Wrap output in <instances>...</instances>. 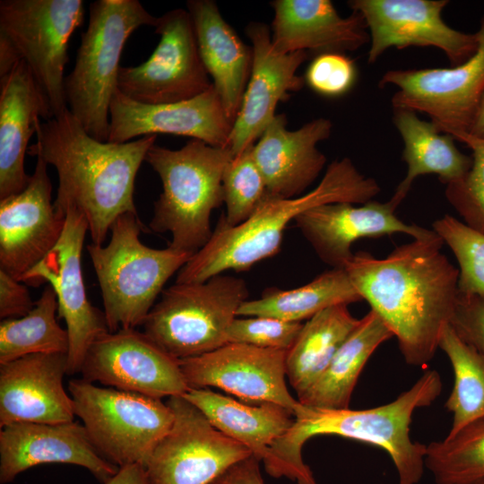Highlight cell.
I'll return each instance as SVG.
<instances>
[{
  "label": "cell",
  "instance_id": "obj_12",
  "mask_svg": "<svg viewBox=\"0 0 484 484\" xmlns=\"http://www.w3.org/2000/svg\"><path fill=\"white\" fill-rule=\"evenodd\" d=\"M166 403L174 421L145 465L151 484H212L232 465L253 454L212 426L182 395L171 396Z\"/></svg>",
  "mask_w": 484,
  "mask_h": 484
},
{
  "label": "cell",
  "instance_id": "obj_29",
  "mask_svg": "<svg viewBox=\"0 0 484 484\" xmlns=\"http://www.w3.org/2000/svg\"><path fill=\"white\" fill-rule=\"evenodd\" d=\"M393 110V124L404 143L402 160L407 165L406 175L391 198L396 204H401L419 176L436 174L446 186L469 171L471 156L457 149L452 135L440 132L431 121L420 119L415 111Z\"/></svg>",
  "mask_w": 484,
  "mask_h": 484
},
{
  "label": "cell",
  "instance_id": "obj_38",
  "mask_svg": "<svg viewBox=\"0 0 484 484\" xmlns=\"http://www.w3.org/2000/svg\"><path fill=\"white\" fill-rule=\"evenodd\" d=\"M455 140L471 150L472 163L463 177L446 185L445 195L465 224L484 233V139L463 134Z\"/></svg>",
  "mask_w": 484,
  "mask_h": 484
},
{
  "label": "cell",
  "instance_id": "obj_25",
  "mask_svg": "<svg viewBox=\"0 0 484 484\" xmlns=\"http://www.w3.org/2000/svg\"><path fill=\"white\" fill-rule=\"evenodd\" d=\"M271 5L272 44L279 53L344 54L370 42L363 16L352 11L341 17L330 0H275Z\"/></svg>",
  "mask_w": 484,
  "mask_h": 484
},
{
  "label": "cell",
  "instance_id": "obj_33",
  "mask_svg": "<svg viewBox=\"0 0 484 484\" xmlns=\"http://www.w3.org/2000/svg\"><path fill=\"white\" fill-rule=\"evenodd\" d=\"M56 315V295L46 284L26 315L1 320L0 364L30 354H67L68 333L59 325Z\"/></svg>",
  "mask_w": 484,
  "mask_h": 484
},
{
  "label": "cell",
  "instance_id": "obj_41",
  "mask_svg": "<svg viewBox=\"0 0 484 484\" xmlns=\"http://www.w3.org/2000/svg\"><path fill=\"white\" fill-rule=\"evenodd\" d=\"M450 325L464 342L484 355V300L458 292Z\"/></svg>",
  "mask_w": 484,
  "mask_h": 484
},
{
  "label": "cell",
  "instance_id": "obj_45",
  "mask_svg": "<svg viewBox=\"0 0 484 484\" xmlns=\"http://www.w3.org/2000/svg\"><path fill=\"white\" fill-rule=\"evenodd\" d=\"M468 134L484 139V90L480 98Z\"/></svg>",
  "mask_w": 484,
  "mask_h": 484
},
{
  "label": "cell",
  "instance_id": "obj_39",
  "mask_svg": "<svg viewBox=\"0 0 484 484\" xmlns=\"http://www.w3.org/2000/svg\"><path fill=\"white\" fill-rule=\"evenodd\" d=\"M303 324L270 316L235 318L227 332L229 342L258 348L289 350L296 341Z\"/></svg>",
  "mask_w": 484,
  "mask_h": 484
},
{
  "label": "cell",
  "instance_id": "obj_20",
  "mask_svg": "<svg viewBox=\"0 0 484 484\" xmlns=\"http://www.w3.org/2000/svg\"><path fill=\"white\" fill-rule=\"evenodd\" d=\"M252 43L253 65L238 114L234 121L229 147L234 156L254 145L272 122L277 105L304 86L298 67L307 59L305 51L281 54L272 44L270 28L250 22L246 28Z\"/></svg>",
  "mask_w": 484,
  "mask_h": 484
},
{
  "label": "cell",
  "instance_id": "obj_34",
  "mask_svg": "<svg viewBox=\"0 0 484 484\" xmlns=\"http://www.w3.org/2000/svg\"><path fill=\"white\" fill-rule=\"evenodd\" d=\"M454 376L445 408L453 413L446 437H452L471 422L484 418V355L464 342L448 324L439 340Z\"/></svg>",
  "mask_w": 484,
  "mask_h": 484
},
{
  "label": "cell",
  "instance_id": "obj_28",
  "mask_svg": "<svg viewBox=\"0 0 484 484\" xmlns=\"http://www.w3.org/2000/svg\"><path fill=\"white\" fill-rule=\"evenodd\" d=\"M182 396L218 430L246 446L260 461L295 420L293 411L276 403L239 402L209 388H189Z\"/></svg>",
  "mask_w": 484,
  "mask_h": 484
},
{
  "label": "cell",
  "instance_id": "obj_32",
  "mask_svg": "<svg viewBox=\"0 0 484 484\" xmlns=\"http://www.w3.org/2000/svg\"><path fill=\"white\" fill-rule=\"evenodd\" d=\"M363 300L344 268H332L310 282L291 290L271 288L255 299H246L238 315L270 316L289 322L309 319L334 305Z\"/></svg>",
  "mask_w": 484,
  "mask_h": 484
},
{
  "label": "cell",
  "instance_id": "obj_8",
  "mask_svg": "<svg viewBox=\"0 0 484 484\" xmlns=\"http://www.w3.org/2000/svg\"><path fill=\"white\" fill-rule=\"evenodd\" d=\"M84 13L82 0L0 1V78L23 61L54 117L68 109L64 71L70 38Z\"/></svg>",
  "mask_w": 484,
  "mask_h": 484
},
{
  "label": "cell",
  "instance_id": "obj_11",
  "mask_svg": "<svg viewBox=\"0 0 484 484\" xmlns=\"http://www.w3.org/2000/svg\"><path fill=\"white\" fill-rule=\"evenodd\" d=\"M160 41L151 56L137 66H120L117 90L149 105L193 99L212 87L200 56L192 18L184 9L158 17Z\"/></svg>",
  "mask_w": 484,
  "mask_h": 484
},
{
  "label": "cell",
  "instance_id": "obj_24",
  "mask_svg": "<svg viewBox=\"0 0 484 484\" xmlns=\"http://www.w3.org/2000/svg\"><path fill=\"white\" fill-rule=\"evenodd\" d=\"M332 128L330 119L318 117L290 131L284 114L274 117L253 145L268 195L297 197L315 182L326 164L317 144L330 137Z\"/></svg>",
  "mask_w": 484,
  "mask_h": 484
},
{
  "label": "cell",
  "instance_id": "obj_27",
  "mask_svg": "<svg viewBox=\"0 0 484 484\" xmlns=\"http://www.w3.org/2000/svg\"><path fill=\"white\" fill-rule=\"evenodd\" d=\"M186 6L203 64L234 124L251 74L252 47L239 39L214 1L190 0Z\"/></svg>",
  "mask_w": 484,
  "mask_h": 484
},
{
  "label": "cell",
  "instance_id": "obj_7",
  "mask_svg": "<svg viewBox=\"0 0 484 484\" xmlns=\"http://www.w3.org/2000/svg\"><path fill=\"white\" fill-rule=\"evenodd\" d=\"M89 18L73 68L65 78V102L91 137L108 142L109 106L117 90L122 50L136 29L154 27L158 17L138 0H97L90 4Z\"/></svg>",
  "mask_w": 484,
  "mask_h": 484
},
{
  "label": "cell",
  "instance_id": "obj_42",
  "mask_svg": "<svg viewBox=\"0 0 484 484\" xmlns=\"http://www.w3.org/2000/svg\"><path fill=\"white\" fill-rule=\"evenodd\" d=\"M26 284L0 270L1 320L26 315L34 307Z\"/></svg>",
  "mask_w": 484,
  "mask_h": 484
},
{
  "label": "cell",
  "instance_id": "obj_46",
  "mask_svg": "<svg viewBox=\"0 0 484 484\" xmlns=\"http://www.w3.org/2000/svg\"><path fill=\"white\" fill-rule=\"evenodd\" d=\"M457 484H484V477L474 480H471V481H467L463 483H457Z\"/></svg>",
  "mask_w": 484,
  "mask_h": 484
},
{
  "label": "cell",
  "instance_id": "obj_19",
  "mask_svg": "<svg viewBox=\"0 0 484 484\" xmlns=\"http://www.w3.org/2000/svg\"><path fill=\"white\" fill-rule=\"evenodd\" d=\"M232 127L213 85L193 99L158 105L137 102L117 90L109 106L108 142L123 143L136 137L168 134L229 147Z\"/></svg>",
  "mask_w": 484,
  "mask_h": 484
},
{
  "label": "cell",
  "instance_id": "obj_40",
  "mask_svg": "<svg viewBox=\"0 0 484 484\" xmlns=\"http://www.w3.org/2000/svg\"><path fill=\"white\" fill-rule=\"evenodd\" d=\"M306 82L315 92L326 97L347 93L357 79L356 65L343 53L321 54L312 60L306 73Z\"/></svg>",
  "mask_w": 484,
  "mask_h": 484
},
{
  "label": "cell",
  "instance_id": "obj_15",
  "mask_svg": "<svg viewBox=\"0 0 484 484\" xmlns=\"http://www.w3.org/2000/svg\"><path fill=\"white\" fill-rule=\"evenodd\" d=\"M81 373L91 383L158 399L189 389L179 359L136 329L99 336L89 348Z\"/></svg>",
  "mask_w": 484,
  "mask_h": 484
},
{
  "label": "cell",
  "instance_id": "obj_18",
  "mask_svg": "<svg viewBox=\"0 0 484 484\" xmlns=\"http://www.w3.org/2000/svg\"><path fill=\"white\" fill-rule=\"evenodd\" d=\"M36 158L26 187L0 200V270L20 281L56 245L65 223L52 203L48 164Z\"/></svg>",
  "mask_w": 484,
  "mask_h": 484
},
{
  "label": "cell",
  "instance_id": "obj_30",
  "mask_svg": "<svg viewBox=\"0 0 484 484\" xmlns=\"http://www.w3.org/2000/svg\"><path fill=\"white\" fill-rule=\"evenodd\" d=\"M393 333L373 310L359 323L337 350L326 368L298 401L319 409H347L359 375L368 359Z\"/></svg>",
  "mask_w": 484,
  "mask_h": 484
},
{
  "label": "cell",
  "instance_id": "obj_5",
  "mask_svg": "<svg viewBox=\"0 0 484 484\" xmlns=\"http://www.w3.org/2000/svg\"><path fill=\"white\" fill-rule=\"evenodd\" d=\"M233 157L229 147L195 139L178 150L156 144L149 149L145 161L162 186L149 228L169 232L170 247L194 255L210 240L211 214L223 203L222 177Z\"/></svg>",
  "mask_w": 484,
  "mask_h": 484
},
{
  "label": "cell",
  "instance_id": "obj_10",
  "mask_svg": "<svg viewBox=\"0 0 484 484\" xmlns=\"http://www.w3.org/2000/svg\"><path fill=\"white\" fill-rule=\"evenodd\" d=\"M68 391L91 444L118 468L145 467L174 421L172 410L161 399L97 386L83 378L70 380Z\"/></svg>",
  "mask_w": 484,
  "mask_h": 484
},
{
  "label": "cell",
  "instance_id": "obj_44",
  "mask_svg": "<svg viewBox=\"0 0 484 484\" xmlns=\"http://www.w3.org/2000/svg\"><path fill=\"white\" fill-rule=\"evenodd\" d=\"M104 484H151V482L146 468L135 463L119 467L117 472Z\"/></svg>",
  "mask_w": 484,
  "mask_h": 484
},
{
  "label": "cell",
  "instance_id": "obj_22",
  "mask_svg": "<svg viewBox=\"0 0 484 484\" xmlns=\"http://www.w3.org/2000/svg\"><path fill=\"white\" fill-rule=\"evenodd\" d=\"M69 463L86 468L101 483L118 467L104 459L91 444L84 426L76 421L14 423L0 430V482L44 463Z\"/></svg>",
  "mask_w": 484,
  "mask_h": 484
},
{
  "label": "cell",
  "instance_id": "obj_17",
  "mask_svg": "<svg viewBox=\"0 0 484 484\" xmlns=\"http://www.w3.org/2000/svg\"><path fill=\"white\" fill-rule=\"evenodd\" d=\"M288 350L229 342L203 355L179 359L189 388L213 386L246 402H272L291 411L299 402L286 385Z\"/></svg>",
  "mask_w": 484,
  "mask_h": 484
},
{
  "label": "cell",
  "instance_id": "obj_43",
  "mask_svg": "<svg viewBox=\"0 0 484 484\" xmlns=\"http://www.w3.org/2000/svg\"><path fill=\"white\" fill-rule=\"evenodd\" d=\"M259 463L260 460L252 454L232 465L212 484H264Z\"/></svg>",
  "mask_w": 484,
  "mask_h": 484
},
{
  "label": "cell",
  "instance_id": "obj_16",
  "mask_svg": "<svg viewBox=\"0 0 484 484\" xmlns=\"http://www.w3.org/2000/svg\"><path fill=\"white\" fill-rule=\"evenodd\" d=\"M446 0H351L370 37L368 64L387 49L434 47L443 51L453 66L469 59L478 48L476 33L453 29L442 18Z\"/></svg>",
  "mask_w": 484,
  "mask_h": 484
},
{
  "label": "cell",
  "instance_id": "obj_3",
  "mask_svg": "<svg viewBox=\"0 0 484 484\" xmlns=\"http://www.w3.org/2000/svg\"><path fill=\"white\" fill-rule=\"evenodd\" d=\"M442 381L436 370H428L394 401L365 409H319L299 402L289 431L270 448L263 461L266 472L286 477L298 484H317L302 459V447L311 437L334 435L376 445L391 457L398 484H417L422 478L427 445L413 442L410 425L417 409L429 406L440 395Z\"/></svg>",
  "mask_w": 484,
  "mask_h": 484
},
{
  "label": "cell",
  "instance_id": "obj_14",
  "mask_svg": "<svg viewBox=\"0 0 484 484\" xmlns=\"http://www.w3.org/2000/svg\"><path fill=\"white\" fill-rule=\"evenodd\" d=\"M89 232L85 216L77 209L66 212L65 228L53 249L22 278L27 286L49 284L57 299V318L64 319L69 339L67 372H81L91 345L109 332L104 312L89 301L83 281L82 252Z\"/></svg>",
  "mask_w": 484,
  "mask_h": 484
},
{
  "label": "cell",
  "instance_id": "obj_9",
  "mask_svg": "<svg viewBox=\"0 0 484 484\" xmlns=\"http://www.w3.org/2000/svg\"><path fill=\"white\" fill-rule=\"evenodd\" d=\"M248 295L243 279L224 273L202 282H175L162 290L143 333L177 359L208 353L228 343V329Z\"/></svg>",
  "mask_w": 484,
  "mask_h": 484
},
{
  "label": "cell",
  "instance_id": "obj_4",
  "mask_svg": "<svg viewBox=\"0 0 484 484\" xmlns=\"http://www.w3.org/2000/svg\"><path fill=\"white\" fill-rule=\"evenodd\" d=\"M380 191L376 180L360 173L350 159L335 160L313 190L293 198L267 195L237 226L219 219L210 240L178 271L176 282H202L226 271H247L279 252L284 230L302 212L331 203H366Z\"/></svg>",
  "mask_w": 484,
  "mask_h": 484
},
{
  "label": "cell",
  "instance_id": "obj_13",
  "mask_svg": "<svg viewBox=\"0 0 484 484\" xmlns=\"http://www.w3.org/2000/svg\"><path fill=\"white\" fill-rule=\"evenodd\" d=\"M476 34L478 48L462 64L385 73L378 86L391 84L398 89L391 99L393 109L424 113L440 132L454 139L468 134L484 90V15Z\"/></svg>",
  "mask_w": 484,
  "mask_h": 484
},
{
  "label": "cell",
  "instance_id": "obj_23",
  "mask_svg": "<svg viewBox=\"0 0 484 484\" xmlns=\"http://www.w3.org/2000/svg\"><path fill=\"white\" fill-rule=\"evenodd\" d=\"M67 354H30L0 364V428L22 422L73 421L63 379Z\"/></svg>",
  "mask_w": 484,
  "mask_h": 484
},
{
  "label": "cell",
  "instance_id": "obj_36",
  "mask_svg": "<svg viewBox=\"0 0 484 484\" xmlns=\"http://www.w3.org/2000/svg\"><path fill=\"white\" fill-rule=\"evenodd\" d=\"M226 212L220 219L229 226L246 220L268 195L264 179L253 157V145L236 155L222 177Z\"/></svg>",
  "mask_w": 484,
  "mask_h": 484
},
{
  "label": "cell",
  "instance_id": "obj_26",
  "mask_svg": "<svg viewBox=\"0 0 484 484\" xmlns=\"http://www.w3.org/2000/svg\"><path fill=\"white\" fill-rule=\"evenodd\" d=\"M54 117L23 61L0 78V200L22 192L30 180L24 168L28 143L39 118Z\"/></svg>",
  "mask_w": 484,
  "mask_h": 484
},
{
  "label": "cell",
  "instance_id": "obj_6",
  "mask_svg": "<svg viewBox=\"0 0 484 484\" xmlns=\"http://www.w3.org/2000/svg\"><path fill=\"white\" fill-rule=\"evenodd\" d=\"M142 230L145 228L138 214L125 212L112 224L106 246H86L110 333L143 325L163 286L193 256L169 246H145L140 239Z\"/></svg>",
  "mask_w": 484,
  "mask_h": 484
},
{
  "label": "cell",
  "instance_id": "obj_37",
  "mask_svg": "<svg viewBox=\"0 0 484 484\" xmlns=\"http://www.w3.org/2000/svg\"><path fill=\"white\" fill-rule=\"evenodd\" d=\"M432 227L459 264L458 292L484 300V233L448 214L436 220Z\"/></svg>",
  "mask_w": 484,
  "mask_h": 484
},
{
  "label": "cell",
  "instance_id": "obj_2",
  "mask_svg": "<svg viewBox=\"0 0 484 484\" xmlns=\"http://www.w3.org/2000/svg\"><path fill=\"white\" fill-rule=\"evenodd\" d=\"M36 136L28 154L41 156L57 172L56 212L65 217L70 208L79 210L87 220L91 243L103 245L120 215L137 214L135 177L157 135L123 143L100 142L67 109L46 122L39 121Z\"/></svg>",
  "mask_w": 484,
  "mask_h": 484
},
{
  "label": "cell",
  "instance_id": "obj_31",
  "mask_svg": "<svg viewBox=\"0 0 484 484\" xmlns=\"http://www.w3.org/2000/svg\"><path fill=\"white\" fill-rule=\"evenodd\" d=\"M359 323L348 305L327 307L307 319L287 352V378L298 397L321 376Z\"/></svg>",
  "mask_w": 484,
  "mask_h": 484
},
{
  "label": "cell",
  "instance_id": "obj_1",
  "mask_svg": "<svg viewBox=\"0 0 484 484\" xmlns=\"http://www.w3.org/2000/svg\"><path fill=\"white\" fill-rule=\"evenodd\" d=\"M443 244L436 233L397 246L385 258L359 251L344 268L413 367H424L434 358L455 308L459 270L441 253Z\"/></svg>",
  "mask_w": 484,
  "mask_h": 484
},
{
  "label": "cell",
  "instance_id": "obj_21",
  "mask_svg": "<svg viewBox=\"0 0 484 484\" xmlns=\"http://www.w3.org/2000/svg\"><path fill=\"white\" fill-rule=\"evenodd\" d=\"M399 205L369 201L356 206L350 203H331L311 208L294 220L318 257L332 268H345L353 256L351 246L362 238H379L403 233L413 239L436 235L415 224H406L396 215Z\"/></svg>",
  "mask_w": 484,
  "mask_h": 484
},
{
  "label": "cell",
  "instance_id": "obj_35",
  "mask_svg": "<svg viewBox=\"0 0 484 484\" xmlns=\"http://www.w3.org/2000/svg\"><path fill=\"white\" fill-rule=\"evenodd\" d=\"M425 466L436 484H457L484 477V418L452 437L427 445Z\"/></svg>",
  "mask_w": 484,
  "mask_h": 484
}]
</instances>
